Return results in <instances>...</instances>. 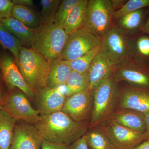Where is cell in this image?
I'll list each match as a JSON object with an SVG mask.
<instances>
[{
  "label": "cell",
  "instance_id": "6da1fadb",
  "mask_svg": "<svg viewBox=\"0 0 149 149\" xmlns=\"http://www.w3.org/2000/svg\"><path fill=\"white\" fill-rule=\"evenodd\" d=\"M89 121H75L66 113L59 111L40 115L34 125L43 140L71 146L86 134Z\"/></svg>",
  "mask_w": 149,
  "mask_h": 149
},
{
  "label": "cell",
  "instance_id": "7a4b0ae2",
  "mask_svg": "<svg viewBox=\"0 0 149 149\" xmlns=\"http://www.w3.org/2000/svg\"><path fill=\"white\" fill-rule=\"evenodd\" d=\"M118 83L113 74L93 91V106L88 128L100 125L109 119L117 107Z\"/></svg>",
  "mask_w": 149,
  "mask_h": 149
},
{
  "label": "cell",
  "instance_id": "3957f363",
  "mask_svg": "<svg viewBox=\"0 0 149 149\" xmlns=\"http://www.w3.org/2000/svg\"><path fill=\"white\" fill-rule=\"evenodd\" d=\"M51 63L34 49L22 47L17 66L25 82L36 93L47 87Z\"/></svg>",
  "mask_w": 149,
  "mask_h": 149
},
{
  "label": "cell",
  "instance_id": "277c9868",
  "mask_svg": "<svg viewBox=\"0 0 149 149\" xmlns=\"http://www.w3.org/2000/svg\"><path fill=\"white\" fill-rule=\"evenodd\" d=\"M68 35L54 24H42L35 30L32 49L50 62L60 60Z\"/></svg>",
  "mask_w": 149,
  "mask_h": 149
},
{
  "label": "cell",
  "instance_id": "5b68a950",
  "mask_svg": "<svg viewBox=\"0 0 149 149\" xmlns=\"http://www.w3.org/2000/svg\"><path fill=\"white\" fill-rule=\"evenodd\" d=\"M101 52L113 65L137 58L128 33L117 25L112 26L103 37Z\"/></svg>",
  "mask_w": 149,
  "mask_h": 149
},
{
  "label": "cell",
  "instance_id": "8992f818",
  "mask_svg": "<svg viewBox=\"0 0 149 149\" xmlns=\"http://www.w3.org/2000/svg\"><path fill=\"white\" fill-rule=\"evenodd\" d=\"M114 11L111 0H89L83 27L102 39L112 27Z\"/></svg>",
  "mask_w": 149,
  "mask_h": 149
},
{
  "label": "cell",
  "instance_id": "52a82bcc",
  "mask_svg": "<svg viewBox=\"0 0 149 149\" xmlns=\"http://www.w3.org/2000/svg\"><path fill=\"white\" fill-rule=\"evenodd\" d=\"M102 39L85 27L68 35L60 60L72 61L79 58L99 46Z\"/></svg>",
  "mask_w": 149,
  "mask_h": 149
},
{
  "label": "cell",
  "instance_id": "ba28073f",
  "mask_svg": "<svg viewBox=\"0 0 149 149\" xmlns=\"http://www.w3.org/2000/svg\"><path fill=\"white\" fill-rule=\"evenodd\" d=\"M28 98L24 93L16 88L8 91L2 101V109L16 121L22 120L34 125L40 120V114L32 107Z\"/></svg>",
  "mask_w": 149,
  "mask_h": 149
},
{
  "label": "cell",
  "instance_id": "9c48e42d",
  "mask_svg": "<svg viewBox=\"0 0 149 149\" xmlns=\"http://www.w3.org/2000/svg\"><path fill=\"white\" fill-rule=\"evenodd\" d=\"M112 74L118 83L124 81L131 86L149 89V66L139 58L114 65Z\"/></svg>",
  "mask_w": 149,
  "mask_h": 149
},
{
  "label": "cell",
  "instance_id": "30bf717a",
  "mask_svg": "<svg viewBox=\"0 0 149 149\" xmlns=\"http://www.w3.org/2000/svg\"><path fill=\"white\" fill-rule=\"evenodd\" d=\"M100 125L116 149H133L149 138L146 132H136L110 119Z\"/></svg>",
  "mask_w": 149,
  "mask_h": 149
},
{
  "label": "cell",
  "instance_id": "8fae6325",
  "mask_svg": "<svg viewBox=\"0 0 149 149\" xmlns=\"http://www.w3.org/2000/svg\"><path fill=\"white\" fill-rule=\"evenodd\" d=\"M0 68L8 91L18 88L28 98H34L35 92L27 85L19 71L14 58L0 51Z\"/></svg>",
  "mask_w": 149,
  "mask_h": 149
},
{
  "label": "cell",
  "instance_id": "7c38bea8",
  "mask_svg": "<svg viewBox=\"0 0 149 149\" xmlns=\"http://www.w3.org/2000/svg\"><path fill=\"white\" fill-rule=\"evenodd\" d=\"M93 106V93L87 89L67 97L61 111L75 121H90Z\"/></svg>",
  "mask_w": 149,
  "mask_h": 149
},
{
  "label": "cell",
  "instance_id": "4fadbf2b",
  "mask_svg": "<svg viewBox=\"0 0 149 149\" xmlns=\"http://www.w3.org/2000/svg\"><path fill=\"white\" fill-rule=\"evenodd\" d=\"M117 109H128L142 113L149 111V89L130 85L119 89Z\"/></svg>",
  "mask_w": 149,
  "mask_h": 149
},
{
  "label": "cell",
  "instance_id": "5bb4252c",
  "mask_svg": "<svg viewBox=\"0 0 149 149\" xmlns=\"http://www.w3.org/2000/svg\"><path fill=\"white\" fill-rule=\"evenodd\" d=\"M35 97L37 110L40 115L61 111L67 97L59 88L51 89L47 87L36 92Z\"/></svg>",
  "mask_w": 149,
  "mask_h": 149
},
{
  "label": "cell",
  "instance_id": "9a60e30c",
  "mask_svg": "<svg viewBox=\"0 0 149 149\" xmlns=\"http://www.w3.org/2000/svg\"><path fill=\"white\" fill-rule=\"evenodd\" d=\"M43 140L35 125L21 122L15 126L9 149H42Z\"/></svg>",
  "mask_w": 149,
  "mask_h": 149
},
{
  "label": "cell",
  "instance_id": "2e32d148",
  "mask_svg": "<svg viewBox=\"0 0 149 149\" xmlns=\"http://www.w3.org/2000/svg\"><path fill=\"white\" fill-rule=\"evenodd\" d=\"M113 66L101 50L88 70L89 89L91 92L112 74Z\"/></svg>",
  "mask_w": 149,
  "mask_h": 149
},
{
  "label": "cell",
  "instance_id": "e0dca14e",
  "mask_svg": "<svg viewBox=\"0 0 149 149\" xmlns=\"http://www.w3.org/2000/svg\"><path fill=\"white\" fill-rule=\"evenodd\" d=\"M109 119L136 132H146V125L143 114L134 110L117 109L113 112Z\"/></svg>",
  "mask_w": 149,
  "mask_h": 149
},
{
  "label": "cell",
  "instance_id": "ac0fdd59",
  "mask_svg": "<svg viewBox=\"0 0 149 149\" xmlns=\"http://www.w3.org/2000/svg\"><path fill=\"white\" fill-rule=\"evenodd\" d=\"M0 23L11 34L19 40L22 47L32 48L35 30L25 26L13 17L4 19Z\"/></svg>",
  "mask_w": 149,
  "mask_h": 149
},
{
  "label": "cell",
  "instance_id": "d6986e66",
  "mask_svg": "<svg viewBox=\"0 0 149 149\" xmlns=\"http://www.w3.org/2000/svg\"><path fill=\"white\" fill-rule=\"evenodd\" d=\"M72 70L65 61L51 63L47 79V88L54 89L63 86Z\"/></svg>",
  "mask_w": 149,
  "mask_h": 149
},
{
  "label": "cell",
  "instance_id": "ffe728a7",
  "mask_svg": "<svg viewBox=\"0 0 149 149\" xmlns=\"http://www.w3.org/2000/svg\"><path fill=\"white\" fill-rule=\"evenodd\" d=\"M88 2V0H79L70 10L63 28L68 35L83 27Z\"/></svg>",
  "mask_w": 149,
  "mask_h": 149
},
{
  "label": "cell",
  "instance_id": "44dd1931",
  "mask_svg": "<svg viewBox=\"0 0 149 149\" xmlns=\"http://www.w3.org/2000/svg\"><path fill=\"white\" fill-rule=\"evenodd\" d=\"M12 17L34 30L42 24L40 13L26 6L14 4L12 11Z\"/></svg>",
  "mask_w": 149,
  "mask_h": 149
},
{
  "label": "cell",
  "instance_id": "7402d4cb",
  "mask_svg": "<svg viewBox=\"0 0 149 149\" xmlns=\"http://www.w3.org/2000/svg\"><path fill=\"white\" fill-rule=\"evenodd\" d=\"M16 120L4 110H0V149H9L13 139Z\"/></svg>",
  "mask_w": 149,
  "mask_h": 149
},
{
  "label": "cell",
  "instance_id": "603a6c76",
  "mask_svg": "<svg viewBox=\"0 0 149 149\" xmlns=\"http://www.w3.org/2000/svg\"><path fill=\"white\" fill-rule=\"evenodd\" d=\"M88 72L80 73L72 70L65 84L58 88L64 93L66 97L89 89Z\"/></svg>",
  "mask_w": 149,
  "mask_h": 149
},
{
  "label": "cell",
  "instance_id": "cb8c5ba5",
  "mask_svg": "<svg viewBox=\"0 0 149 149\" xmlns=\"http://www.w3.org/2000/svg\"><path fill=\"white\" fill-rule=\"evenodd\" d=\"M89 129L85 134L88 147L92 149H116L100 125Z\"/></svg>",
  "mask_w": 149,
  "mask_h": 149
},
{
  "label": "cell",
  "instance_id": "d4e9b609",
  "mask_svg": "<svg viewBox=\"0 0 149 149\" xmlns=\"http://www.w3.org/2000/svg\"><path fill=\"white\" fill-rule=\"evenodd\" d=\"M0 45L4 49L10 51L17 65L18 64L19 54L22 44L19 40L0 23Z\"/></svg>",
  "mask_w": 149,
  "mask_h": 149
},
{
  "label": "cell",
  "instance_id": "484cf974",
  "mask_svg": "<svg viewBox=\"0 0 149 149\" xmlns=\"http://www.w3.org/2000/svg\"><path fill=\"white\" fill-rule=\"evenodd\" d=\"M101 50V45L93 49L79 58L72 61L66 62L72 70L80 73H85L88 72L93 60Z\"/></svg>",
  "mask_w": 149,
  "mask_h": 149
},
{
  "label": "cell",
  "instance_id": "4316f807",
  "mask_svg": "<svg viewBox=\"0 0 149 149\" xmlns=\"http://www.w3.org/2000/svg\"><path fill=\"white\" fill-rule=\"evenodd\" d=\"M143 12V9L139 10L127 14L120 17L118 20V27L125 30L128 34L140 28L142 24Z\"/></svg>",
  "mask_w": 149,
  "mask_h": 149
},
{
  "label": "cell",
  "instance_id": "83f0119b",
  "mask_svg": "<svg viewBox=\"0 0 149 149\" xmlns=\"http://www.w3.org/2000/svg\"><path fill=\"white\" fill-rule=\"evenodd\" d=\"M42 9L40 15L42 24H54L56 15L61 1L41 0Z\"/></svg>",
  "mask_w": 149,
  "mask_h": 149
},
{
  "label": "cell",
  "instance_id": "f1b7e54d",
  "mask_svg": "<svg viewBox=\"0 0 149 149\" xmlns=\"http://www.w3.org/2000/svg\"><path fill=\"white\" fill-rule=\"evenodd\" d=\"M147 7H149V0H129L121 8L113 12V18L118 20L127 14Z\"/></svg>",
  "mask_w": 149,
  "mask_h": 149
},
{
  "label": "cell",
  "instance_id": "f546056e",
  "mask_svg": "<svg viewBox=\"0 0 149 149\" xmlns=\"http://www.w3.org/2000/svg\"><path fill=\"white\" fill-rule=\"evenodd\" d=\"M79 0H63L59 6L54 24L63 29L65 22L70 10Z\"/></svg>",
  "mask_w": 149,
  "mask_h": 149
},
{
  "label": "cell",
  "instance_id": "4dcf8cb0",
  "mask_svg": "<svg viewBox=\"0 0 149 149\" xmlns=\"http://www.w3.org/2000/svg\"><path fill=\"white\" fill-rule=\"evenodd\" d=\"M134 45V44H133ZM135 54L137 58L143 61V58H149V37L142 36L138 38L134 45Z\"/></svg>",
  "mask_w": 149,
  "mask_h": 149
},
{
  "label": "cell",
  "instance_id": "1f68e13d",
  "mask_svg": "<svg viewBox=\"0 0 149 149\" xmlns=\"http://www.w3.org/2000/svg\"><path fill=\"white\" fill-rule=\"evenodd\" d=\"M14 3L10 0H0V21L12 16Z\"/></svg>",
  "mask_w": 149,
  "mask_h": 149
},
{
  "label": "cell",
  "instance_id": "d6a6232c",
  "mask_svg": "<svg viewBox=\"0 0 149 149\" xmlns=\"http://www.w3.org/2000/svg\"><path fill=\"white\" fill-rule=\"evenodd\" d=\"M42 149H72L71 146L63 144L56 143L43 140Z\"/></svg>",
  "mask_w": 149,
  "mask_h": 149
},
{
  "label": "cell",
  "instance_id": "836d02e7",
  "mask_svg": "<svg viewBox=\"0 0 149 149\" xmlns=\"http://www.w3.org/2000/svg\"><path fill=\"white\" fill-rule=\"evenodd\" d=\"M70 146L72 149H89L85 135L78 139Z\"/></svg>",
  "mask_w": 149,
  "mask_h": 149
},
{
  "label": "cell",
  "instance_id": "e575fe53",
  "mask_svg": "<svg viewBox=\"0 0 149 149\" xmlns=\"http://www.w3.org/2000/svg\"><path fill=\"white\" fill-rule=\"evenodd\" d=\"M4 84L6 85L3 78L1 70L0 68V101L1 102L6 93H7L5 91Z\"/></svg>",
  "mask_w": 149,
  "mask_h": 149
},
{
  "label": "cell",
  "instance_id": "d590c367",
  "mask_svg": "<svg viewBox=\"0 0 149 149\" xmlns=\"http://www.w3.org/2000/svg\"><path fill=\"white\" fill-rule=\"evenodd\" d=\"M12 1L14 4L26 6L29 7H33L34 6L33 1L32 0H13Z\"/></svg>",
  "mask_w": 149,
  "mask_h": 149
},
{
  "label": "cell",
  "instance_id": "8d00e7d4",
  "mask_svg": "<svg viewBox=\"0 0 149 149\" xmlns=\"http://www.w3.org/2000/svg\"><path fill=\"white\" fill-rule=\"evenodd\" d=\"M127 1L123 0H111L112 4L114 10V11L119 9L124 5Z\"/></svg>",
  "mask_w": 149,
  "mask_h": 149
},
{
  "label": "cell",
  "instance_id": "74e56055",
  "mask_svg": "<svg viewBox=\"0 0 149 149\" xmlns=\"http://www.w3.org/2000/svg\"><path fill=\"white\" fill-rule=\"evenodd\" d=\"M133 149H149V138L142 142Z\"/></svg>",
  "mask_w": 149,
  "mask_h": 149
},
{
  "label": "cell",
  "instance_id": "f35d334b",
  "mask_svg": "<svg viewBox=\"0 0 149 149\" xmlns=\"http://www.w3.org/2000/svg\"><path fill=\"white\" fill-rule=\"evenodd\" d=\"M139 29L141 32L146 34H149V17L146 22L141 25Z\"/></svg>",
  "mask_w": 149,
  "mask_h": 149
},
{
  "label": "cell",
  "instance_id": "ab89813d",
  "mask_svg": "<svg viewBox=\"0 0 149 149\" xmlns=\"http://www.w3.org/2000/svg\"><path fill=\"white\" fill-rule=\"evenodd\" d=\"M143 113L146 125V133L149 136V111Z\"/></svg>",
  "mask_w": 149,
  "mask_h": 149
},
{
  "label": "cell",
  "instance_id": "60d3db41",
  "mask_svg": "<svg viewBox=\"0 0 149 149\" xmlns=\"http://www.w3.org/2000/svg\"><path fill=\"white\" fill-rule=\"evenodd\" d=\"M2 109V102L0 101V110Z\"/></svg>",
  "mask_w": 149,
  "mask_h": 149
}]
</instances>
